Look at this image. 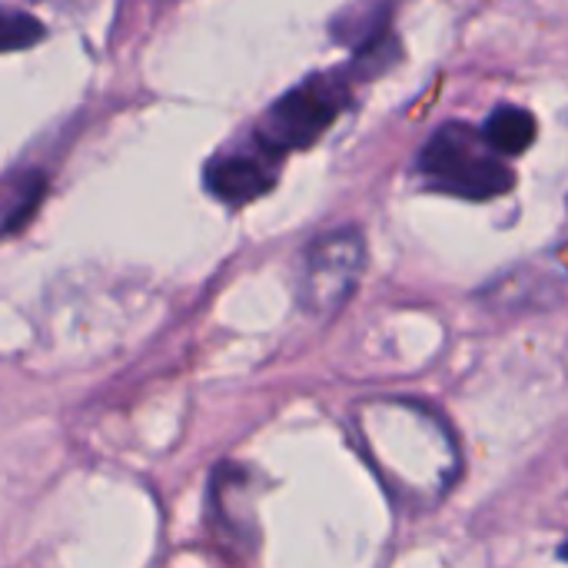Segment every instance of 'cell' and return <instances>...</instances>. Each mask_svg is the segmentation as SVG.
<instances>
[{"label": "cell", "mask_w": 568, "mask_h": 568, "mask_svg": "<svg viewBox=\"0 0 568 568\" xmlns=\"http://www.w3.org/2000/svg\"><path fill=\"white\" fill-rule=\"evenodd\" d=\"M369 459L406 509H433L463 473V456L449 423L416 399H376L363 406Z\"/></svg>", "instance_id": "6da1fadb"}, {"label": "cell", "mask_w": 568, "mask_h": 568, "mask_svg": "<svg viewBox=\"0 0 568 568\" xmlns=\"http://www.w3.org/2000/svg\"><path fill=\"white\" fill-rule=\"evenodd\" d=\"M426 186L459 200H493L513 190V166L486 143L483 130L449 120L429 133L416 156Z\"/></svg>", "instance_id": "7a4b0ae2"}, {"label": "cell", "mask_w": 568, "mask_h": 568, "mask_svg": "<svg viewBox=\"0 0 568 568\" xmlns=\"http://www.w3.org/2000/svg\"><path fill=\"white\" fill-rule=\"evenodd\" d=\"M366 270V236L356 226H339L320 233L300 266L296 300L300 310L313 320L336 316L356 293Z\"/></svg>", "instance_id": "3957f363"}, {"label": "cell", "mask_w": 568, "mask_h": 568, "mask_svg": "<svg viewBox=\"0 0 568 568\" xmlns=\"http://www.w3.org/2000/svg\"><path fill=\"white\" fill-rule=\"evenodd\" d=\"M346 100H349V90L343 77H333V73L310 77L270 106V113L260 123L256 140L276 156H286L290 150H303L333 126Z\"/></svg>", "instance_id": "277c9868"}, {"label": "cell", "mask_w": 568, "mask_h": 568, "mask_svg": "<svg viewBox=\"0 0 568 568\" xmlns=\"http://www.w3.org/2000/svg\"><path fill=\"white\" fill-rule=\"evenodd\" d=\"M280 160L273 150H266L256 140V150H243V153H230V156H216L206 170V186L213 196H220L223 203H250L256 196H263L280 173Z\"/></svg>", "instance_id": "5b68a950"}, {"label": "cell", "mask_w": 568, "mask_h": 568, "mask_svg": "<svg viewBox=\"0 0 568 568\" xmlns=\"http://www.w3.org/2000/svg\"><path fill=\"white\" fill-rule=\"evenodd\" d=\"M483 300L493 310L503 313H526V310H549L562 300V286L556 283L552 273L532 270V266H516L496 283L483 290Z\"/></svg>", "instance_id": "8992f818"}, {"label": "cell", "mask_w": 568, "mask_h": 568, "mask_svg": "<svg viewBox=\"0 0 568 568\" xmlns=\"http://www.w3.org/2000/svg\"><path fill=\"white\" fill-rule=\"evenodd\" d=\"M536 133H539L536 116H532L526 106H513V103L496 106V110L486 116V123H483L486 143H489L503 160L523 156V153L536 143Z\"/></svg>", "instance_id": "52a82bcc"}, {"label": "cell", "mask_w": 568, "mask_h": 568, "mask_svg": "<svg viewBox=\"0 0 568 568\" xmlns=\"http://www.w3.org/2000/svg\"><path fill=\"white\" fill-rule=\"evenodd\" d=\"M43 193V176L27 173L13 183L0 186V233H10L23 223V216H30L33 203Z\"/></svg>", "instance_id": "ba28073f"}, {"label": "cell", "mask_w": 568, "mask_h": 568, "mask_svg": "<svg viewBox=\"0 0 568 568\" xmlns=\"http://www.w3.org/2000/svg\"><path fill=\"white\" fill-rule=\"evenodd\" d=\"M43 40V23L17 7H0V53L27 50Z\"/></svg>", "instance_id": "9c48e42d"}, {"label": "cell", "mask_w": 568, "mask_h": 568, "mask_svg": "<svg viewBox=\"0 0 568 568\" xmlns=\"http://www.w3.org/2000/svg\"><path fill=\"white\" fill-rule=\"evenodd\" d=\"M559 559H562V562H568V539L562 542V546H559Z\"/></svg>", "instance_id": "30bf717a"}, {"label": "cell", "mask_w": 568, "mask_h": 568, "mask_svg": "<svg viewBox=\"0 0 568 568\" xmlns=\"http://www.w3.org/2000/svg\"><path fill=\"white\" fill-rule=\"evenodd\" d=\"M57 3H70V0H57Z\"/></svg>", "instance_id": "8fae6325"}]
</instances>
